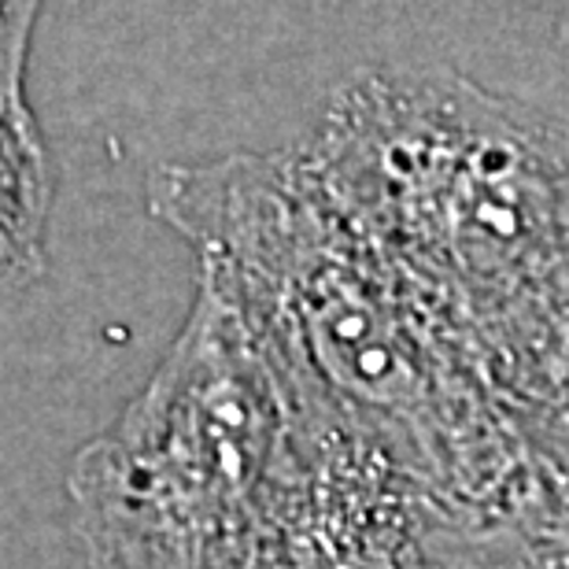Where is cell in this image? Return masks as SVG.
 Returning a JSON list of instances; mask_svg holds the SVG:
<instances>
[{
  "mask_svg": "<svg viewBox=\"0 0 569 569\" xmlns=\"http://www.w3.org/2000/svg\"><path fill=\"white\" fill-rule=\"evenodd\" d=\"M477 370L537 473L569 488V263L481 351Z\"/></svg>",
  "mask_w": 569,
  "mask_h": 569,
  "instance_id": "5b68a950",
  "label": "cell"
},
{
  "mask_svg": "<svg viewBox=\"0 0 569 569\" xmlns=\"http://www.w3.org/2000/svg\"><path fill=\"white\" fill-rule=\"evenodd\" d=\"M477 521L348 432L296 429L237 569H448Z\"/></svg>",
  "mask_w": 569,
  "mask_h": 569,
  "instance_id": "277c9868",
  "label": "cell"
},
{
  "mask_svg": "<svg viewBox=\"0 0 569 569\" xmlns=\"http://www.w3.org/2000/svg\"><path fill=\"white\" fill-rule=\"evenodd\" d=\"M148 208L244 318L296 429L370 443L477 526L532 496L537 466L470 356L300 152L159 167Z\"/></svg>",
  "mask_w": 569,
  "mask_h": 569,
  "instance_id": "6da1fadb",
  "label": "cell"
},
{
  "mask_svg": "<svg viewBox=\"0 0 569 569\" xmlns=\"http://www.w3.org/2000/svg\"><path fill=\"white\" fill-rule=\"evenodd\" d=\"M300 156L473 367L569 263V133L481 93L370 82Z\"/></svg>",
  "mask_w": 569,
  "mask_h": 569,
  "instance_id": "7a4b0ae2",
  "label": "cell"
},
{
  "mask_svg": "<svg viewBox=\"0 0 569 569\" xmlns=\"http://www.w3.org/2000/svg\"><path fill=\"white\" fill-rule=\"evenodd\" d=\"M56 178L30 100H0V289L44 274Z\"/></svg>",
  "mask_w": 569,
  "mask_h": 569,
  "instance_id": "8992f818",
  "label": "cell"
},
{
  "mask_svg": "<svg viewBox=\"0 0 569 569\" xmlns=\"http://www.w3.org/2000/svg\"><path fill=\"white\" fill-rule=\"evenodd\" d=\"M289 443V407L211 278L144 389L67 470L89 569H237Z\"/></svg>",
  "mask_w": 569,
  "mask_h": 569,
  "instance_id": "3957f363",
  "label": "cell"
},
{
  "mask_svg": "<svg viewBox=\"0 0 569 569\" xmlns=\"http://www.w3.org/2000/svg\"><path fill=\"white\" fill-rule=\"evenodd\" d=\"M44 0H0V100H27V63Z\"/></svg>",
  "mask_w": 569,
  "mask_h": 569,
  "instance_id": "ba28073f",
  "label": "cell"
},
{
  "mask_svg": "<svg viewBox=\"0 0 569 569\" xmlns=\"http://www.w3.org/2000/svg\"><path fill=\"white\" fill-rule=\"evenodd\" d=\"M448 569H569V488L540 473L526 503L455 540Z\"/></svg>",
  "mask_w": 569,
  "mask_h": 569,
  "instance_id": "52a82bcc",
  "label": "cell"
}]
</instances>
